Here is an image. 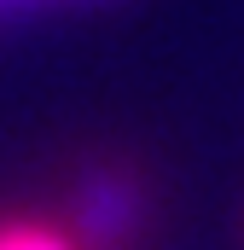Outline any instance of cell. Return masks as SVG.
<instances>
[{
    "label": "cell",
    "instance_id": "1",
    "mask_svg": "<svg viewBox=\"0 0 244 250\" xmlns=\"http://www.w3.org/2000/svg\"><path fill=\"white\" fill-rule=\"evenodd\" d=\"M0 250H76V239L35 215H0Z\"/></svg>",
    "mask_w": 244,
    "mask_h": 250
}]
</instances>
